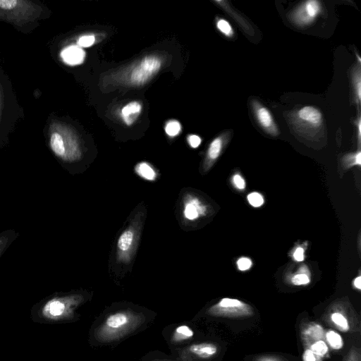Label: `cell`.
Listing matches in <instances>:
<instances>
[{
  "label": "cell",
  "instance_id": "1",
  "mask_svg": "<svg viewBox=\"0 0 361 361\" xmlns=\"http://www.w3.org/2000/svg\"><path fill=\"white\" fill-rule=\"evenodd\" d=\"M80 301L77 294L54 293L44 298L32 309L35 319L41 322H58L68 319Z\"/></svg>",
  "mask_w": 361,
  "mask_h": 361
},
{
  "label": "cell",
  "instance_id": "2",
  "mask_svg": "<svg viewBox=\"0 0 361 361\" xmlns=\"http://www.w3.org/2000/svg\"><path fill=\"white\" fill-rule=\"evenodd\" d=\"M139 316L128 311L109 314L95 331L98 340L110 341L126 334L139 323Z\"/></svg>",
  "mask_w": 361,
  "mask_h": 361
},
{
  "label": "cell",
  "instance_id": "3",
  "mask_svg": "<svg viewBox=\"0 0 361 361\" xmlns=\"http://www.w3.org/2000/svg\"><path fill=\"white\" fill-rule=\"evenodd\" d=\"M49 147L54 154L64 162H73L80 156L77 140L67 129L52 131L49 136Z\"/></svg>",
  "mask_w": 361,
  "mask_h": 361
},
{
  "label": "cell",
  "instance_id": "4",
  "mask_svg": "<svg viewBox=\"0 0 361 361\" xmlns=\"http://www.w3.org/2000/svg\"><path fill=\"white\" fill-rule=\"evenodd\" d=\"M216 317H238L253 314L252 308L247 303L235 298H224L209 310Z\"/></svg>",
  "mask_w": 361,
  "mask_h": 361
},
{
  "label": "cell",
  "instance_id": "5",
  "mask_svg": "<svg viewBox=\"0 0 361 361\" xmlns=\"http://www.w3.org/2000/svg\"><path fill=\"white\" fill-rule=\"evenodd\" d=\"M161 60L157 56H147L132 69L129 80L135 85L146 83L161 68Z\"/></svg>",
  "mask_w": 361,
  "mask_h": 361
},
{
  "label": "cell",
  "instance_id": "6",
  "mask_svg": "<svg viewBox=\"0 0 361 361\" xmlns=\"http://www.w3.org/2000/svg\"><path fill=\"white\" fill-rule=\"evenodd\" d=\"M321 11L320 2L309 0L300 5L291 14L293 22L300 27L312 23Z\"/></svg>",
  "mask_w": 361,
  "mask_h": 361
},
{
  "label": "cell",
  "instance_id": "7",
  "mask_svg": "<svg viewBox=\"0 0 361 361\" xmlns=\"http://www.w3.org/2000/svg\"><path fill=\"white\" fill-rule=\"evenodd\" d=\"M252 104L255 116L261 127L270 135H279V129L270 111L255 100Z\"/></svg>",
  "mask_w": 361,
  "mask_h": 361
},
{
  "label": "cell",
  "instance_id": "8",
  "mask_svg": "<svg viewBox=\"0 0 361 361\" xmlns=\"http://www.w3.org/2000/svg\"><path fill=\"white\" fill-rule=\"evenodd\" d=\"M296 116L300 122L312 128H318L323 122L322 112L312 106H303L297 112Z\"/></svg>",
  "mask_w": 361,
  "mask_h": 361
},
{
  "label": "cell",
  "instance_id": "9",
  "mask_svg": "<svg viewBox=\"0 0 361 361\" xmlns=\"http://www.w3.org/2000/svg\"><path fill=\"white\" fill-rule=\"evenodd\" d=\"M61 57L65 63L69 66H76L83 62L85 52L78 45H70L61 51Z\"/></svg>",
  "mask_w": 361,
  "mask_h": 361
},
{
  "label": "cell",
  "instance_id": "10",
  "mask_svg": "<svg viewBox=\"0 0 361 361\" xmlns=\"http://www.w3.org/2000/svg\"><path fill=\"white\" fill-rule=\"evenodd\" d=\"M188 350L200 358L208 359L217 353L218 347L214 343L204 342L190 345Z\"/></svg>",
  "mask_w": 361,
  "mask_h": 361
},
{
  "label": "cell",
  "instance_id": "11",
  "mask_svg": "<svg viewBox=\"0 0 361 361\" xmlns=\"http://www.w3.org/2000/svg\"><path fill=\"white\" fill-rule=\"evenodd\" d=\"M142 106L140 102L133 101L125 105L121 110V117L124 123L128 125H132L140 115Z\"/></svg>",
  "mask_w": 361,
  "mask_h": 361
},
{
  "label": "cell",
  "instance_id": "12",
  "mask_svg": "<svg viewBox=\"0 0 361 361\" xmlns=\"http://www.w3.org/2000/svg\"><path fill=\"white\" fill-rule=\"evenodd\" d=\"M204 212V207L198 200L190 199L185 204L183 214L186 219L194 220Z\"/></svg>",
  "mask_w": 361,
  "mask_h": 361
},
{
  "label": "cell",
  "instance_id": "13",
  "mask_svg": "<svg viewBox=\"0 0 361 361\" xmlns=\"http://www.w3.org/2000/svg\"><path fill=\"white\" fill-rule=\"evenodd\" d=\"M302 335L306 341L322 340L324 331L323 327L317 323H310L304 328Z\"/></svg>",
  "mask_w": 361,
  "mask_h": 361
},
{
  "label": "cell",
  "instance_id": "14",
  "mask_svg": "<svg viewBox=\"0 0 361 361\" xmlns=\"http://www.w3.org/2000/svg\"><path fill=\"white\" fill-rule=\"evenodd\" d=\"M18 236L19 233L11 228L0 233V258Z\"/></svg>",
  "mask_w": 361,
  "mask_h": 361
},
{
  "label": "cell",
  "instance_id": "15",
  "mask_svg": "<svg viewBox=\"0 0 361 361\" xmlns=\"http://www.w3.org/2000/svg\"><path fill=\"white\" fill-rule=\"evenodd\" d=\"M224 141V137L219 136L210 143L207 154V160L209 164L213 163L219 157L223 148Z\"/></svg>",
  "mask_w": 361,
  "mask_h": 361
},
{
  "label": "cell",
  "instance_id": "16",
  "mask_svg": "<svg viewBox=\"0 0 361 361\" xmlns=\"http://www.w3.org/2000/svg\"><path fill=\"white\" fill-rule=\"evenodd\" d=\"M194 336L193 330L188 325L178 326L173 331L172 341L181 342L192 338Z\"/></svg>",
  "mask_w": 361,
  "mask_h": 361
},
{
  "label": "cell",
  "instance_id": "17",
  "mask_svg": "<svg viewBox=\"0 0 361 361\" xmlns=\"http://www.w3.org/2000/svg\"><path fill=\"white\" fill-rule=\"evenodd\" d=\"M325 338L329 346L336 350L343 347V340L340 334L334 330H329L325 333Z\"/></svg>",
  "mask_w": 361,
  "mask_h": 361
},
{
  "label": "cell",
  "instance_id": "18",
  "mask_svg": "<svg viewBox=\"0 0 361 361\" xmlns=\"http://www.w3.org/2000/svg\"><path fill=\"white\" fill-rule=\"evenodd\" d=\"M135 171L142 178L147 180H154L156 173L154 169L146 162H141L135 167Z\"/></svg>",
  "mask_w": 361,
  "mask_h": 361
},
{
  "label": "cell",
  "instance_id": "19",
  "mask_svg": "<svg viewBox=\"0 0 361 361\" xmlns=\"http://www.w3.org/2000/svg\"><path fill=\"white\" fill-rule=\"evenodd\" d=\"M133 235V232L131 230H126L118 238V249L121 251L128 250L132 245Z\"/></svg>",
  "mask_w": 361,
  "mask_h": 361
},
{
  "label": "cell",
  "instance_id": "20",
  "mask_svg": "<svg viewBox=\"0 0 361 361\" xmlns=\"http://www.w3.org/2000/svg\"><path fill=\"white\" fill-rule=\"evenodd\" d=\"M331 322L342 331L349 330V323L347 318L341 312H335L331 314Z\"/></svg>",
  "mask_w": 361,
  "mask_h": 361
},
{
  "label": "cell",
  "instance_id": "21",
  "mask_svg": "<svg viewBox=\"0 0 361 361\" xmlns=\"http://www.w3.org/2000/svg\"><path fill=\"white\" fill-rule=\"evenodd\" d=\"M310 349L314 354L320 357H324L329 353L328 345L323 340L312 343Z\"/></svg>",
  "mask_w": 361,
  "mask_h": 361
},
{
  "label": "cell",
  "instance_id": "22",
  "mask_svg": "<svg viewBox=\"0 0 361 361\" xmlns=\"http://www.w3.org/2000/svg\"><path fill=\"white\" fill-rule=\"evenodd\" d=\"M216 27L225 36L228 37H233V27L226 20L223 18L219 19L216 22Z\"/></svg>",
  "mask_w": 361,
  "mask_h": 361
},
{
  "label": "cell",
  "instance_id": "23",
  "mask_svg": "<svg viewBox=\"0 0 361 361\" xmlns=\"http://www.w3.org/2000/svg\"><path fill=\"white\" fill-rule=\"evenodd\" d=\"M181 130V126L178 121L171 120L168 121L165 126V132L170 137L178 135Z\"/></svg>",
  "mask_w": 361,
  "mask_h": 361
},
{
  "label": "cell",
  "instance_id": "24",
  "mask_svg": "<svg viewBox=\"0 0 361 361\" xmlns=\"http://www.w3.org/2000/svg\"><path fill=\"white\" fill-rule=\"evenodd\" d=\"M353 85H354V90L355 92L356 97L357 98L358 101L360 100V90H361V83H360V66L357 67V70H355V72L353 73Z\"/></svg>",
  "mask_w": 361,
  "mask_h": 361
},
{
  "label": "cell",
  "instance_id": "25",
  "mask_svg": "<svg viewBox=\"0 0 361 361\" xmlns=\"http://www.w3.org/2000/svg\"><path fill=\"white\" fill-rule=\"evenodd\" d=\"M248 202L254 207H259L264 203L262 196L258 192H252L247 195Z\"/></svg>",
  "mask_w": 361,
  "mask_h": 361
},
{
  "label": "cell",
  "instance_id": "26",
  "mask_svg": "<svg viewBox=\"0 0 361 361\" xmlns=\"http://www.w3.org/2000/svg\"><path fill=\"white\" fill-rule=\"evenodd\" d=\"M95 42L94 35H83L79 37L77 41V44L80 47H91Z\"/></svg>",
  "mask_w": 361,
  "mask_h": 361
},
{
  "label": "cell",
  "instance_id": "27",
  "mask_svg": "<svg viewBox=\"0 0 361 361\" xmlns=\"http://www.w3.org/2000/svg\"><path fill=\"white\" fill-rule=\"evenodd\" d=\"M310 282V279L308 275L305 273L298 274L295 275L292 279V283L295 286H303L307 285Z\"/></svg>",
  "mask_w": 361,
  "mask_h": 361
},
{
  "label": "cell",
  "instance_id": "28",
  "mask_svg": "<svg viewBox=\"0 0 361 361\" xmlns=\"http://www.w3.org/2000/svg\"><path fill=\"white\" fill-rule=\"evenodd\" d=\"M238 268L240 271H246L252 266V261L247 257H241L237 261Z\"/></svg>",
  "mask_w": 361,
  "mask_h": 361
},
{
  "label": "cell",
  "instance_id": "29",
  "mask_svg": "<svg viewBox=\"0 0 361 361\" xmlns=\"http://www.w3.org/2000/svg\"><path fill=\"white\" fill-rule=\"evenodd\" d=\"M302 357V361H322L321 357L314 354L310 348L304 350Z\"/></svg>",
  "mask_w": 361,
  "mask_h": 361
},
{
  "label": "cell",
  "instance_id": "30",
  "mask_svg": "<svg viewBox=\"0 0 361 361\" xmlns=\"http://www.w3.org/2000/svg\"><path fill=\"white\" fill-rule=\"evenodd\" d=\"M345 159L350 165H354V164L360 165V164H361V153H360V152H357L355 154H349L348 157H346Z\"/></svg>",
  "mask_w": 361,
  "mask_h": 361
},
{
  "label": "cell",
  "instance_id": "31",
  "mask_svg": "<svg viewBox=\"0 0 361 361\" xmlns=\"http://www.w3.org/2000/svg\"><path fill=\"white\" fill-rule=\"evenodd\" d=\"M188 141L191 147L197 148L201 144L202 140L197 135H190L188 137Z\"/></svg>",
  "mask_w": 361,
  "mask_h": 361
},
{
  "label": "cell",
  "instance_id": "32",
  "mask_svg": "<svg viewBox=\"0 0 361 361\" xmlns=\"http://www.w3.org/2000/svg\"><path fill=\"white\" fill-rule=\"evenodd\" d=\"M233 182L235 186L239 190H243L245 188V182L239 174L233 176Z\"/></svg>",
  "mask_w": 361,
  "mask_h": 361
},
{
  "label": "cell",
  "instance_id": "33",
  "mask_svg": "<svg viewBox=\"0 0 361 361\" xmlns=\"http://www.w3.org/2000/svg\"><path fill=\"white\" fill-rule=\"evenodd\" d=\"M293 258L295 261L301 262L304 259V250L299 247H298L293 254Z\"/></svg>",
  "mask_w": 361,
  "mask_h": 361
},
{
  "label": "cell",
  "instance_id": "34",
  "mask_svg": "<svg viewBox=\"0 0 361 361\" xmlns=\"http://www.w3.org/2000/svg\"><path fill=\"white\" fill-rule=\"evenodd\" d=\"M353 284L358 290L361 289V277L360 276L355 279Z\"/></svg>",
  "mask_w": 361,
  "mask_h": 361
},
{
  "label": "cell",
  "instance_id": "35",
  "mask_svg": "<svg viewBox=\"0 0 361 361\" xmlns=\"http://www.w3.org/2000/svg\"><path fill=\"white\" fill-rule=\"evenodd\" d=\"M360 131H361V122H360V119H359V121H358V140H359V142L360 140V136H361Z\"/></svg>",
  "mask_w": 361,
  "mask_h": 361
},
{
  "label": "cell",
  "instance_id": "36",
  "mask_svg": "<svg viewBox=\"0 0 361 361\" xmlns=\"http://www.w3.org/2000/svg\"><path fill=\"white\" fill-rule=\"evenodd\" d=\"M153 361H171V360H153Z\"/></svg>",
  "mask_w": 361,
  "mask_h": 361
},
{
  "label": "cell",
  "instance_id": "37",
  "mask_svg": "<svg viewBox=\"0 0 361 361\" xmlns=\"http://www.w3.org/2000/svg\"><path fill=\"white\" fill-rule=\"evenodd\" d=\"M263 361H274V360H264Z\"/></svg>",
  "mask_w": 361,
  "mask_h": 361
}]
</instances>
